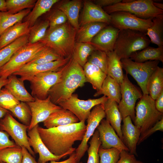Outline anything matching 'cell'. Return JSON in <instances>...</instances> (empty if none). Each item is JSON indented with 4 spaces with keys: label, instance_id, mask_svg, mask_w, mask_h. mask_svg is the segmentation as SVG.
<instances>
[{
    "label": "cell",
    "instance_id": "obj_34",
    "mask_svg": "<svg viewBox=\"0 0 163 163\" xmlns=\"http://www.w3.org/2000/svg\"><path fill=\"white\" fill-rule=\"evenodd\" d=\"M30 12V9H25L14 14L7 11H0V36L8 28L21 21Z\"/></svg>",
    "mask_w": 163,
    "mask_h": 163
},
{
    "label": "cell",
    "instance_id": "obj_44",
    "mask_svg": "<svg viewBox=\"0 0 163 163\" xmlns=\"http://www.w3.org/2000/svg\"><path fill=\"white\" fill-rule=\"evenodd\" d=\"M87 62L97 66L107 75V56L106 52L95 50L88 57Z\"/></svg>",
    "mask_w": 163,
    "mask_h": 163
},
{
    "label": "cell",
    "instance_id": "obj_13",
    "mask_svg": "<svg viewBox=\"0 0 163 163\" xmlns=\"http://www.w3.org/2000/svg\"><path fill=\"white\" fill-rule=\"evenodd\" d=\"M29 126L17 121L8 113L0 119V130L6 132L14 140L17 145L25 147L34 157L35 154L30 146L27 134Z\"/></svg>",
    "mask_w": 163,
    "mask_h": 163
},
{
    "label": "cell",
    "instance_id": "obj_47",
    "mask_svg": "<svg viewBox=\"0 0 163 163\" xmlns=\"http://www.w3.org/2000/svg\"><path fill=\"white\" fill-rule=\"evenodd\" d=\"M47 20L49 23V29L62 24L68 21L64 13L58 9L54 10L50 15Z\"/></svg>",
    "mask_w": 163,
    "mask_h": 163
},
{
    "label": "cell",
    "instance_id": "obj_45",
    "mask_svg": "<svg viewBox=\"0 0 163 163\" xmlns=\"http://www.w3.org/2000/svg\"><path fill=\"white\" fill-rule=\"evenodd\" d=\"M120 152L115 148L105 149L100 146L98 151L100 163H117L120 158Z\"/></svg>",
    "mask_w": 163,
    "mask_h": 163
},
{
    "label": "cell",
    "instance_id": "obj_27",
    "mask_svg": "<svg viewBox=\"0 0 163 163\" xmlns=\"http://www.w3.org/2000/svg\"><path fill=\"white\" fill-rule=\"evenodd\" d=\"M81 6V1L73 0L63 2L58 7V9L65 14L68 21L77 30L80 27L78 18Z\"/></svg>",
    "mask_w": 163,
    "mask_h": 163
},
{
    "label": "cell",
    "instance_id": "obj_23",
    "mask_svg": "<svg viewBox=\"0 0 163 163\" xmlns=\"http://www.w3.org/2000/svg\"><path fill=\"white\" fill-rule=\"evenodd\" d=\"M28 21L18 22L5 30L0 36V49L10 44L19 38L29 34Z\"/></svg>",
    "mask_w": 163,
    "mask_h": 163
},
{
    "label": "cell",
    "instance_id": "obj_25",
    "mask_svg": "<svg viewBox=\"0 0 163 163\" xmlns=\"http://www.w3.org/2000/svg\"><path fill=\"white\" fill-rule=\"evenodd\" d=\"M103 105L106 120L109 122L123 142L121 127L122 120L118 109V103L115 101L108 99Z\"/></svg>",
    "mask_w": 163,
    "mask_h": 163
},
{
    "label": "cell",
    "instance_id": "obj_58",
    "mask_svg": "<svg viewBox=\"0 0 163 163\" xmlns=\"http://www.w3.org/2000/svg\"><path fill=\"white\" fill-rule=\"evenodd\" d=\"M153 5L156 8L163 10V4L162 3L157 2L154 1Z\"/></svg>",
    "mask_w": 163,
    "mask_h": 163
},
{
    "label": "cell",
    "instance_id": "obj_7",
    "mask_svg": "<svg viewBox=\"0 0 163 163\" xmlns=\"http://www.w3.org/2000/svg\"><path fill=\"white\" fill-rule=\"evenodd\" d=\"M46 46L38 42L28 43L18 50L0 69V77H8L19 70Z\"/></svg>",
    "mask_w": 163,
    "mask_h": 163
},
{
    "label": "cell",
    "instance_id": "obj_9",
    "mask_svg": "<svg viewBox=\"0 0 163 163\" xmlns=\"http://www.w3.org/2000/svg\"><path fill=\"white\" fill-rule=\"evenodd\" d=\"M69 61L58 71L40 73L29 79L28 81L30 84L32 96L34 98L40 99L46 98L48 96L50 89L60 79L67 68Z\"/></svg>",
    "mask_w": 163,
    "mask_h": 163
},
{
    "label": "cell",
    "instance_id": "obj_30",
    "mask_svg": "<svg viewBox=\"0 0 163 163\" xmlns=\"http://www.w3.org/2000/svg\"><path fill=\"white\" fill-rule=\"evenodd\" d=\"M106 53L107 75L115 79L120 85L123 81L124 75L121 59L114 51Z\"/></svg>",
    "mask_w": 163,
    "mask_h": 163
},
{
    "label": "cell",
    "instance_id": "obj_24",
    "mask_svg": "<svg viewBox=\"0 0 163 163\" xmlns=\"http://www.w3.org/2000/svg\"><path fill=\"white\" fill-rule=\"evenodd\" d=\"M8 81L5 86L13 95L20 102H28L34 101L35 98L25 87L24 81L16 76L11 75L8 77Z\"/></svg>",
    "mask_w": 163,
    "mask_h": 163
},
{
    "label": "cell",
    "instance_id": "obj_17",
    "mask_svg": "<svg viewBox=\"0 0 163 163\" xmlns=\"http://www.w3.org/2000/svg\"><path fill=\"white\" fill-rule=\"evenodd\" d=\"M72 56L44 64H27L13 75L20 76L21 78H19L23 81H28L29 79L38 73L60 70L68 63Z\"/></svg>",
    "mask_w": 163,
    "mask_h": 163
},
{
    "label": "cell",
    "instance_id": "obj_60",
    "mask_svg": "<svg viewBox=\"0 0 163 163\" xmlns=\"http://www.w3.org/2000/svg\"><path fill=\"white\" fill-rule=\"evenodd\" d=\"M77 163H83L82 162H79Z\"/></svg>",
    "mask_w": 163,
    "mask_h": 163
},
{
    "label": "cell",
    "instance_id": "obj_28",
    "mask_svg": "<svg viewBox=\"0 0 163 163\" xmlns=\"http://www.w3.org/2000/svg\"><path fill=\"white\" fill-rule=\"evenodd\" d=\"M108 25L104 23L95 22L81 26L77 31L76 42L90 43L94 37Z\"/></svg>",
    "mask_w": 163,
    "mask_h": 163
},
{
    "label": "cell",
    "instance_id": "obj_3",
    "mask_svg": "<svg viewBox=\"0 0 163 163\" xmlns=\"http://www.w3.org/2000/svg\"><path fill=\"white\" fill-rule=\"evenodd\" d=\"M77 31L67 21L48 29L44 37L39 42L63 58L72 57L74 52Z\"/></svg>",
    "mask_w": 163,
    "mask_h": 163
},
{
    "label": "cell",
    "instance_id": "obj_51",
    "mask_svg": "<svg viewBox=\"0 0 163 163\" xmlns=\"http://www.w3.org/2000/svg\"><path fill=\"white\" fill-rule=\"evenodd\" d=\"M22 149L23 158L21 163H38L34 158L29 152L27 149L23 146Z\"/></svg>",
    "mask_w": 163,
    "mask_h": 163
},
{
    "label": "cell",
    "instance_id": "obj_36",
    "mask_svg": "<svg viewBox=\"0 0 163 163\" xmlns=\"http://www.w3.org/2000/svg\"><path fill=\"white\" fill-rule=\"evenodd\" d=\"M152 24L147 30L146 35L150 42L158 46H163V14L153 18Z\"/></svg>",
    "mask_w": 163,
    "mask_h": 163
},
{
    "label": "cell",
    "instance_id": "obj_35",
    "mask_svg": "<svg viewBox=\"0 0 163 163\" xmlns=\"http://www.w3.org/2000/svg\"><path fill=\"white\" fill-rule=\"evenodd\" d=\"M28 34L18 39L0 49V69L20 48L28 43Z\"/></svg>",
    "mask_w": 163,
    "mask_h": 163
},
{
    "label": "cell",
    "instance_id": "obj_4",
    "mask_svg": "<svg viewBox=\"0 0 163 163\" xmlns=\"http://www.w3.org/2000/svg\"><path fill=\"white\" fill-rule=\"evenodd\" d=\"M150 42L146 33L129 29L120 30L113 51L121 59H129L134 53L149 46Z\"/></svg>",
    "mask_w": 163,
    "mask_h": 163
},
{
    "label": "cell",
    "instance_id": "obj_52",
    "mask_svg": "<svg viewBox=\"0 0 163 163\" xmlns=\"http://www.w3.org/2000/svg\"><path fill=\"white\" fill-rule=\"evenodd\" d=\"M121 0H97L95 4L102 8L112 5L121 2Z\"/></svg>",
    "mask_w": 163,
    "mask_h": 163
},
{
    "label": "cell",
    "instance_id": "obj_29",
    "mask_svg": "<svg viewBox=\"0 0 163 163\" xmlns=\"http://www.w3.org/2000/svg\"><path fill=\"white\" fill-rule=\"evenodd\" d=\"M83 68L86 82L91 84L97 91L100 90L107 75L98 67L88 62Z\"/></svg>",
    "mask_w": 163,
    "mask_h": 163
},
{
    "label": "cell",
    "instance_id": "obj_14",
    "mask_svg": "<svg viewBox=\"0 0 163 163\" xmlns=\"http://www.w3.org/2000/svg\"><path fill=\"white\" fill-rule=\"evenodd\" d=\"M106 117L103 104H99L94 106L91 111L87 119L86 130L83 139L75 152L78 162H79L87 150L89 140L94 133L101 121Z\"/></svg>",
    "mask_w": 163,
    "mask_h": 163
},
{
    "label": "cell",
    "instance_id": "obj_8",
    "mask_svg": "<svg viewBox=\"0 0 163 163\" xmlns=\"http://www.w3.org/2000/svg\"><path fill=\"white\" fill-rule=\"evenodd\" d=\"M123 69L126 74H129L136 81L143 95L149 94L147 85L151 76L155 70L160 61H149L143 62H135L130 58L121 59Z\"/></svg>",
    "mask_w": 163,
    "mask_h": 163
},
{
    "label": "cell",
    "instance_id": "obj_22",
    "mask_svg": "<svg viewBox=\"0 0 163 163\" xmlns=\"http://www.w3.org/2000/svg\"><path fill=\"white\" fill-rule=\"evenodd\" d=\"M79 122L77 117L70 110L63 108L52 113L44 121L43 125L46 128L66 126Z\"/></svg>",
    "mask_w": 163,
    "mask_h": 163
},
{
    "label": "cell",
    "instance_id": "obj_53",
    "mask_svg": "<svg viewBox=\"0 0 163 163\" xmlns=\"http://www.w3.org/2000/svg\"><path fill=\"white\" fill-rule=\"evenodd\" d=\"M77 157L75 152L69 155V157L67 159L61 161H52L49 163H77Z\"/></svg>",
    "mask_w": 163,
    "mask_h": 163
},
{
    "label": "cell",
    "instance_id": "obj_5",
    "mask_svg": "<svg viewBox=\"0 0 163 163\" xmlns=\"http://www.w3.org/2000/svg\"><path fill=\"white\" fill-rule=\"evenodd\" d=\"M135 125L141 134L153 126L163 118V113L156 109L155 100L149 94L142 95L135 107Z\"/></svg>",
    "mask_w": 163,
    "mask_h": 163
},
{
    "label": "cell",
    "instance_id": "obj_11",
    "mask_svg": "<svg viewBox=\"0 0 163 163\" xmlns=\"http://www.w3.org/2000/svg\"><path fill=\"white\" fill-rule=\"evenodd\" d=\"M107 100L108 98L105 95L97 99L81 100L78 98L77 94H73L69 98L61 102L58 105L70 110L77 117L79 121H85L92 108L98 104H104Z\"/></svg>",
    "mask_w": 163,
    "mask_h": 163
},
{
    "label": "cell",
    "instance_id": "obj_50",
    "mask_svg": "<svg viewBox=\"0 0 163 163\" xmlns=\"http://www.w3.org/2000/svg\"><path fill=\"white\" fill-rule=\"evenodd\" d=\"M9 136L6 132L0 130V150L7 147L16 145L14 141L10 139Z\"/></svg>",
    "mask_w": 163,
    "mask_h": 163
},
{
    "label": "cell",
    "instance_id": "obj_37",
    "mask_svg": "<svg viewBox=\"0 0 163 163\" xmlns=\"http://www.w3.org/2000/svg\"><path fill=\"white\" fill-rule=\"evenodd\" d=\"M95 50L90 43L76 42L72 57L83 67L88 57Z\"/></svg>",
    "mask_w": 163,
    "mask_h": 163
},
{
    "label": "cell",
    "instance_id": "obj_49",
    "mask_svg": "<svg viewBox=\"0 0 163 163\" xmlns=\"http://www.w3.org/2000/svg\"><path fill=\"white\" fill-rule=\"evenodd\" d=\"M117 163H145L137 160L135 155L130 153L129 152L123 150L121 151L120 158Z\"/></svg>",
    "mask_w": 163,
    "mask_h": 163
},
{
    "label": "cell",
    "instance_id": "obj_6",
    "mask_svg": "<svg viewBox=\"0 0 163 163\" xmlns=\"http://www.w3.org/2000/svg\"><path fill=\"white\" fill-rule=\"evenodd\" d=\"M154 2L152 0H133L129 3L121 2L103 9L109 14L117 11H125L142 19H152L163 14V10L156 8L153 5Z\"/></svg>",
    "mask_w": 163,
    "mask_h": 163
},
{
    "label": "cell",
    "instance_id": "obj_39",
    "mask_svg": "<svg viewBox=\"0 0 163 163\" xmlns=\"http://www.w3.org/2000/svg\"><path fill=\"white\" fill-rule=\"evenodd\" d=\"M64 58H65L62 57L54 50L46 46L27 64H44Z\"/></svg>",
    "mask_w": 163,
    "mask_h": 163
},
{
    "label": "cell",
    "instance_id": "obj_18",
    "mask_svg": "<svg viewBox=\"0 0 163 163\" xmlns=\"http://www.w3.org/2000/svg\"><path fill=\"white\" fill-rule=\"evenodd\" d=\"M97 129L102 148L107 149L114 148L120 151L125 150L129 152L127 148L106 120L103 119Z\"/></svg>",
    "mask_w": 163,
    "mask_h": 163
},
{
    "label": "cell",
    "instance_id": "obj_54",
    "mask_svg": "<svg viewBox=\"0 0 163 163\" xmlns=\"http://www.w3.org/2000/svg\"><path fill=\"white\" fill-rule=\"evenodd\" d=\"M155 105L157 110L163 113V92L155 100Z\"/></svg>",
    "mask_w": 163,
    "mask_h": 163
},
{
    "label": "cell",
    "instance_id": "obj_40",
    "mask_svg": "<svg viewBox=\"0 0 163 163\" xmlns=\"http://www.w3.org/2000/svg\"><path fill=\"white\" fill-rule=\"evenodd\" d=\"M9 111L22 124L29 126L31 120L32 114L27 103L20 102Z\"/></svg>",
    "mask_w": 163,
    "mask_h": 163
},
{
    "label": "cell",
    "instance_id": "obj_43",
    "mask_svg": "<svg viewBox=\"0 0 163 163\" xmlns=\"http://www.w3.org/2000/svg\"><path fill=\"white\" fill-rule=\"evenodd\" d=\"M7 11L12 14H16L27 9L34 7L37 0H6Z\"/></svg>",
    "mask_w": 163,
    "mask_h": 163
},
{
    "label": "cell",
    "instance_id": "obj_12",
    "mask_svg": "<svg viewBox=\"0 0 163 163\" xmlns=\"http://www.w3.org/2000/svg\"><path fill=\"white\" fill-rule=\"evenodd\" d=\"M110 14V24L119 30L129 29L146 33L152 24V19H142L127 12L117 11Z\"/></svg>",
    "mask_w": 163,
    "mask_h": 163
},
{
    "label": "cell",
    "instance_id": "obj_42",
    "mask_svg": "<svg viewBox=\"0 0 163 163\" xmlns=\"http://www.w3.org/2000/svg\"><path fill=\"white\" fill-rule=\"evenodd\" d=\"M89 143L90 145L87 150L88 155L87 163H100L98 151L101 142L97 130L95 131Z\"/></svg>",
    "mask_w": 163,
    "mask_h": 163
},
{
    "label": "cell",
    "instance_id": "obj_33",
    "mask_svg": "<svg viewBox=\"0 0 163 163\" xmlns=\"http://www.w3.org/2000/svg\"><path fill=\"white\" fill-rule=\"evenodd\" d=\"M58 0H38L36 2L33 10L26 17L28 22L30 28L35 24L38 18L42 14L49 11Z\"/></svg>",
    "mask_w": 163,
    "mask_h": 163
},
{
    "label": "cell",
    "instance_id": "obj_26",
    "mask_svg": "<svg viewBox=\"0 0 163 163\" xmlns=\"http://www.w3.org/2000/svg\"><path fill=\"white\" fill-rule=\"evenodd\" d=\"M102 94L118 104L121 98L120 85L115 79L107 75L101 89L95 92L94 96L97 97Z\"/></svg>",
    "mask_w": 163,
    "mask_h": 163
},
{
    "label": "cell",
    "instance_id": "obj_31",
    "mask_svg": "<svg viewBox=\"0 0 163 163\" xmlns=\"http://www.w3.org/2000/svg\"><path fill=\"white\" fill-rule=\"evenodd\" d=\"M130 59L137 62L158 61L163 62V46L155 48L148 46L133 53Z\"/></svg>",
    "mask_w": 163,
    "mask_h": 163
},
{
    "label": "cell",
    "instance_id": "obj_21",
    "mask_svg": "<svg viewBox=\"0 0 163 163\" xmlns=\"http://www.w3.org/2000/svg\"><path fill=\"white\" fill-rule=\"evenodd\" d=\"M110 14L102 8L90 1L85 2L80 25L95 22H103L110 24Z\"/></svg>",
    "mask_w": 163,
    "mask_h": 163
},
{
    "label": "cell",
    "instance_id": "obj_20",
    "mask_svg": "<svg viewBox=\"0 0 163 163\" xmlns=\"http://www.w3.org/2000/svg\"><path fill=\"white\" fill-rule=\"evenodd\" d=\"M123 124L121 127L123 142L129 150V152L137 156L136 145L141 135L139 129L132 122L130 116L122 119Z\"/></svg>",
    "mask_w": 163,
    "mask_h": 163
},
{
    "label": "cell",
    "instance_id": "obj_19",
    "mask_svg": "<svg viewBox=\"0 0 163 163\" xmlns=\"http://www.w3.org/2000/svg\"><path fill=\"white\" fill-rule=\"evenodd\" d=\"M108 25L102 29L91 40L90 43L96 50L106 53L113 51L120 30Z\"/></svg>",
    "mask_w": 163,
    "mask_h": 163
},
{
    "label": "cell",
    "instance_id": "obj_59",
    "mask_svg": "<svg viewBox=\"0 0 163 163\" xmlns=\"http://www.w3.org/2000/svg\"><path fill=\"white\" fill-rule=\"evenodd\" d=\"M0 163H6L2 161H0Z\"/></svg>",
    "mask_w": 163,
    "mask_h": 163
},
{
    "label": "cell",
    "instance_id": "obj_16",
    "mask_svg": "<svg viewBox=\"0 0 163 163\" xmlns=\"http://www.w3.org/2000/svg\"><path fill=\"white\" fill-rule=\"evenodd\" d=\"M37 125L31 129L28 130V140L30 146L33 149L35 154L38 153V163H46L49 161H59L60 159L66 157L75 151L72 150L59 156L53 155L49 150L42 141L38 133Z\"/></svg>",
    "mask_w": 163,
    "mask_h": 163
},
{
    "label": "cell",
    "instance_id": "obj_38",
    "mask_svg": "<svg viewBox=\"0 0 163 163\" xmlns=\"http://www.w3.org/2000/svg\"><path fill=\"white\" fill-rule=\"evenodd\" d=\"M22 158V148L19 145L0 150V161L6 163H21Z\"/></svg>",
    "mask_w": 163,
    "mask_h": 163
},
{
    "label": "cell",
    "instance_id": "obj_10",
    "mask_svg": "<svg viewBox=\"0 0 163 163\" xmlns=\"http://www.w3.org/2000/svg\"><path fill=\"white\" fill-rule=\"evenodd\" d=\"M120 86L121 98L118 104V108L122 120L129 116L134 122L136 103L142 96V94L130 81L126 74H124L123 81Z\"/></svg>",
    "mask_w": 163,
    "mask_h": 163
},
{
    "label": "cell",
    "instance_id": "obj_41",
    "mask_svg": "<svg viewBox=\"0 0 163 163\" xmlns=\"http://www.w3.org/2000/svg\"><path fill=\"white\" fill-rule=\"evenodd\" d=\"M49 26V21L46 20L35 24L30 27L28 43H34L41 40L45 36Z\"/></svg>",
    "mask_w": 163,
    "mask_h": 163
},
{
    "label": "cell",
    "instance_id": "obj_1",
    "mask_svg": "<svg viewBox=\"0 0 163 163\" xmlns=\"http://www.w3.org/2000/svg\"><path fill=\"white\" fill-rule=\"evenodd\" d=\"M40 136L45 145L53 155L59 156L75 150L74 142L82 141L86 130L85 121L50 128L38 126Z\"/></svg>",
    "mask_w": 163,
    "mask_h": 163
},
{
    "label": "cell",
    "instance_id": "obj_2",
    "mask_svg": "<svg viewBox=\"0 0 163 163\" xmlns=\"http://www.w3.org/2000/svg\"><path fill=\"white\" fill-rule=\"evenodd\" d=\"M86 82L83 67L72 56L60 80L50 90L48 96L52 102L58 105L70 97L76 89Z\"/></svg>",
    "mask_w": 163,
    "mask_h": 163
},
{
    "label": "cell",
    "instance_id": "obj_15",
    "mask_svg": "<svg viewBox=\"0 0 163 163\" xmlns=\"http://www.w3.org/2000/svg\"><path fill=\"white\" fill-rule=\"evenodd\" d=\"M34 98V101L27 103L32 114L31 120L28 130L31 129L39 123L43 122L52 113L62 108L53 103L49 96L44 99Z\"/></svg>",
    "mask_w": 163,
    "mask_h": 163
},
{
    "label": "cell",
    "instance_id": "obj_57",
    "mask_svg": "<svg viewBox=\"0 0 163 163\" xmlns=\"http://www.w3.org/2000/svg\"><path fill=\"white\" fill-rule=\"evenodd\" d=\"M9 112V110L0 107V119L4 117L7 113Z\"/></svg>",
    "mask_w": 163,
    "mask_h": 163
},
{
    "label": "cell",
    "instance_id": "obj_56",
    "mask_svg": "<svg viewBox=\"0 0 163 163\" xmlns=\"http://www.w3.org/2000/svg\"><path fill=\"white\" fill-rule=\"evenodd\" d=\"M0 11H7L5 0H0Z\"/></svg>",
    "mask_w": 163,
    "mask_h": 163
},
{
    "label": "cell",
    "instance_id": "obj_32",
    "mask_svg": "<svg viewBox=\"0 0 163 163\" xmlns=\"http://www.w3.org/2000/svg\"><path fill=\"white\" fill-rule=\"evenodd\" d=\"M149 95L154 100L163 92V68L158 66L149 79L147 85Z\"/></svg>",
    "mask_w": 163,
    "mask_h": 163
},
{
    "label": "cell",
    "instance_id": "obj_55",
    "mask_svg": "<svg viewBox=\"0 0 163 163\" xmlns=\"http://www.w3.org/2000/svg\"><path fill=\"white\" fill-rule=\"evenodd\" d=\"M8 78L3 77H0V91L8 83Z\"/></svg>",
    "mask_w": 163,
    "mask_h": 163
},
{
    "label": "cell",
    "instance_id": "obj_46",
    "mask_svg": "<svg viewBox=\"0 0 163 163\" xmlns=\"http://www.w3.org/2000/svg\"><path fill=\"white\" fill-rule=\"evenodd\" d=\"M20 102L6 88L0 91V107L8 110Z\"/></svg>",
    "mask_w": 163,
    "mask_h": 163
},
{
    "label": "cell",
    "instance_id": "obj_48",
    "mask_svg": "<svg viewBox=\"0 0 163 163\" xmlns=\"http://www.w3.org/2000/svg\"><path fill=\"white\" fill-rule=\"evenodd\" d=\"M163 131V118L156 123L153 126L141 134L137 145L146 139L148 137L157 131Z\"/></svg>",
    "mask_w": 163,
    "mask_h": 163
}]
</instances>
